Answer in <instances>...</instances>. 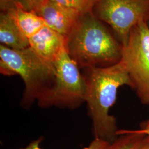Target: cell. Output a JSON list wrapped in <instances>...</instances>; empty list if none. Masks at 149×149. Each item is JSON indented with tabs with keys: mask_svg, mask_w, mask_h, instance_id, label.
Segmentation results:
<instances>
[{
	"mask_svg": "<svg viewBox=\"0 0 149 149\" xmlns=\"http://www.w3.org/2000/svg\"><path fill=\"white\" fill-rule=\"evenodd\" d=\"M86 85L85 102L92 121L95 138L113 143L118 137L116 118L109 114L116 102L118 89L123 86L131 87L132 83L124 65L84 69Z\"/></svg>",
	"mask_w": 149,
	"mask_h": 149,
	"instance_id": "obj_1",
	"label": "cell"
},
{
	"mask_svg": "<svg viewBox=\"0 0 149 149\" xmlns=\"http://www.w3.org/2000/svg\"><path fill=\"white\" fill-rule=\"evenodd\" d=\"M65 49L81 69L104 68L119 63L123 45L94 14L80 15L66 37Z\"/></svg>",
	"mask_w": 149,
	"mask_h": 149,
	"instance_id": "obj_2",
	"label": "cell"
},
{
	"mask_svg": "<svg viewBox=\"0 0 149 149\" xmlns=\"http://www.w3.org/2000/svg\"><path fill=\"white\" fill-rule=\"evenodd\" d=\"M0 71L4 75L21 76L24 84L21 105L26 109L52 86L56 76L54 65L42 59L29 47L15 50L1 44Z\"/></svg>",
	"mask_w": 149,
	"mask_h": 149,
	"instance_id": "obj_3",
	"label": "cell"
},
{
	"mask_svg": "<svg viewBox=\"0 0 149 149\" xmlns=\"http://www.w3.org/2000/svg\"><path fill=\"white\" fill-rule=\"evenodd\" d=\"M56 76L53 84L38 98L43 108L56 107L74 109L85 102L86 85L83 74L64 49L55 61Z\"/></svg>",
	"mask_w": 149,
	"mask_h": 149,
	"instance_id": "obj_4",
	"label": "cell"
},
{
	"mask_svg": "<svg viewBox=\"0 0 149 149\" xmlns=\"http://www.w3.org/2000/svg\"><path fill=\"white\" fill-rule=\"evenodd\" d=\"M128 72L131 88L144 104H149V26L141 22L131 31L123 46L120 60Z\"/></svg>",
	"mask_w": 149,
	"mask_h": 149,
	"instance_id": "obj_5",
	"label": "cell"
},
{
	"mask_svg": "<svg viewBox=\"0 0 149 149\" xmlns=\"http://www.w3.org/2000/svg\"><path fill=\"white\" fill-rule=\"evenodd\" d=\"M96 17L111 27L124 46L131 31L141 22H149V0H97Z\"/></svg>",
	"mask_w": 149,
	"mask_h": 149,
	"instance_id": "obj_6",
	"label": "cell"
},
{
	"mask_svg": "<svg viewBox=\"0 0 149 149\" xmlns=\"http://www.w3.org/2000/svg\"><path fill=\"white\" fill-rule=\"evenodd\" d=\"M33 12L43 19L45 26L65 38L81 15L49 0L44 1Z\"/></svg>",
	"mask_w": 149,
	"mask_h": 149,
	"instance_id": "obj_7",
	"label": "cell"
},
{
	"mask_svg": "<svg viewBox=\"0 0 149 149\" xmlns=\"http://www.w3.org/2000/svg\"><path fill=\"white\" fill-rule=\"evenodd\" d=\"M29 47L42 59L54 64L61 51L65 48L66 38L45 26L28 39Z\"/></svg>",
	"mask_w": 149,
	"mask_h": 149,
	"instance_id": "obj_8",
	"label": "cell"
},
{
	"mask_svg": "<svg viewBox=\"0 0 149 149\" xmlns=\"http://www.w3.org/2000/svg\"><path fill=\"white\" fill-rule=\"evenodd\" d=\"M0 42L8 48L21 50L29 47L28 39L20 31L10 11H1Z\"/></svg>",
	"mask_w": 149,
	"mask_h": 149,
	"instance_id": "obj_9",
	"label": "cell"
},
{
	"mask_svg": "<svg viewBox=\"0 0 149 149\" xmlns=\"http://www.w3.org/2000/svg\"><path fill=\"white\" fill-rule=\"evenodd\" d=\"M7 10L11 13L20 31L28 39L35 35L45 26L40 17L33 12L24 10L18 4H15Z\"/></svg>",
	"mask_w": 149,
	"mask_h": 149,
	"instance_id": "obj_10",
	"label": "cell"
},
{
	"mask_svg": "<svg viewBox=\"0 0 149 149\" xmlns=\"http://www.w3.org/2000/svg\"><path fill=\"white\" fill-rule=\"evenodd\" d=\"M118 138L111 144L109 149H134L145 135L135 130H119Z\"/></svg>",
	"mask_w": 149,
	"mask_h": 149,
	"instance_id": "obj_11",
	"label": "cell"
},
{
	"mask_svg": "<svg viewBox=\"0 0 149 149\" xmlns=\"http://www.w3.org/2000/svg\"><path fill=\"white\" fill-rule=\"evenodd\" d=\"M79 15L93 10L97 0H49Z\"/></svg>",
	"mask_w": 149,
	"mask_h": 149,
	"instance_id": "obj_12",
	"label": "cell"
},
{
	"mask_svg": "<svg viewBox=\"0 0 149 149\" xmlns=\"http://www.w3.org/2000/svg\"><path fill=\"white\" fill-rule=\"evenodd\" d=\"M43 138L40 137L32 141L24 148L18 149H43L40 147V144L43 141ZM111 144L106 141L99 139H94L90 145L82 149H109Z\"/></svg>",
	"mask_w": 149,
	"mask_h": 149,
	"instance_id": "obj_13",
	"label": "cell"
},
{
	"mask_svg": "<svg viewBox=\"0 0 149 149\" xmlns=\"http://www.w3.org/2000/svg\"><path fill=\"white\" fill-rule=\"evenodd\" d=\"M45 0H17L16 4L21 6L24 10L34 12Z\"/></svg>",
	"mask_w": 149,
	"mask_h": 149,
	"instance_id": "obj_14",
	"label": "cell"
},
{
	"mask_svg": "<svg viewBox=\"0 0 149 149\" xmlns=\"http://www.w3.org/2000/svg\"><path fill=\"white\" fill-rule=\"evenodd\" d=\"M17 0H0L1 11H6L15 5Z\"/></svg>",
	"mask_w": 149,
	"mask_h": 149,
	"instance_id": "obj_15",
	"label": "cell"
},
{
	"mask_svg": "<svg viewBox=\"0 0 149 149\" xmlns=\"http://www.w3.org/2000/svg\"><path fill=\"white\" fill-rule=\"evenodd\" d=\"M134 149H149V135H145Z\"/></svg>",
	"mask_w": 149,
	"mask_h": 149,
	"instance_id": "obj_16",
	"label": "cell"
},
{
	"mask_svg": "<svg viewBox=\"0 0 149 149\" xmlns=\"http://www.w3.org/2000/svg\"><path fill=\"white\" fill-rule=\"evenodd\" d=\"M136 132L146 135H149V119L147 121L144 122V124L141 125L140 129L135 130Z\"/></svg>",
	"mask_w": 149,
	"mask_h": 149,
	"instance_id": "obj_17",
	"label": "cell"
},
{
	"mask_svg": "<svg viewBox=\"0 0 149 149\" xmlns=\"http://www.w3.org/2000/svg\"><path fill=\"white\" fill-rule=\"evenodd\" d=\"M148 24H149V22L148 23Z\"/></svg>",
	"mask_w": 149,
	"mask_h": 149,
	"instance_id": "obj_18",
	"label": "cell"
}]
</instances>
